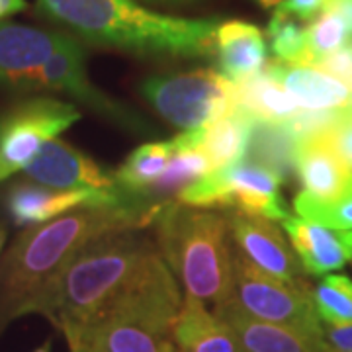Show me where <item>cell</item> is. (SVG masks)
<instances>
[{
    "label": "cell",
    "instance_id": "5bb4252c",
    "mask_svg": "<svg viewBox=\"0 0 352 352\" xmlns=\"http://www.w3.org/2000/svg\"><path fill=\"white\" fill-rule=\"evenodd\" d=\"M28 180L57 190H116V176L63 139H51L24 168Z\"/></svg>",
    "mask_w": 352,
    "mask_h": 352
},
{
    "label": "cell",
    "instance_id": "9c48e42d",
    "mask_svg": "<svg viewBox=\"0 0 352 352\" xmlns=\"http://www.w3.org/2000/svg\"><path fill=\"white\" fill-rule=\"evenodd\" d=\"M36 88L69 94L76 102L85 104L88 110L102 116L104 120H110L112 124L124 127L127 131L153 133V127L141 113L118 102L90 82L87 73V51L71 34L41 69Z\"/></svg>",
    "mask_w": 352,
    "mask_h": 352
},
{
    "label": "cell",
    "instance_id": "f35d334b",
    "mask_svg": "<svg viewBox=\"0 0 352 352\" xmlns=\"http://www.w3.org/2000/svg\"><path fill=\"white\" fill-rule=\"evenodd\" d=\"M4 241H6V229L0 226V251H2V247H4Z\"/></svg>",
    "mask_w": 352,
    "mask_h": 352
},
{
    "label": "cell",
    "instance_id": "44dd1931",
    "mask_svg": "<svg viewBox=\"0 0 352 352\" xmlns=\"http://www.w3.org/2000/svg\"><path fill=\"white\" fill-rule=\"evenodd\" d=\"M252 124L254 118L251 113L237 108L223 120L204 129V139L198 151L208 159L212 173L245 161L251 141Z\"/></svg>",
    "mask_w": 352,
    "mask_h": 352
},
{
    "label": "cell",
    "instance_id": "e0dca14e",
    "mask_svg": "<svg viewBox=\"0 0 352 352\" xmlns=\"http://www.w3.org/2000/svg\"><path fill=\"white\" fill-rule=\"evenodd\" d=\"M219 73L239 85L261 75L268 65V45L261 28L243 20L221 22L215 32Z\"/></svg>",
    "mask_w": 352,
    "mask_h": 352
},
{
    "label": "cell",
    "instance_id": "f546056e",
    "mask_svg": "<svg viewBox=\"0 0 352 352\" xmlns=\"http://www.w3.org/2000/svg\"><path fill=\"white\" fill-rule=\"evenodd\" d=\"M323 135L333 145L340 161L346 164L352 173V106L339 110L333 126L329 127Z\"/></svg>",
    "mask_w": 352,
    "mask_h": 352
},
{
    "label": "cell",
    "instance_id": "7bdbcfd3",
    "mask_svg": "<svg viewBox=\"0 0 352 352\" xmlns=\"http://www.w3.org/2000/svg\"><path fill=\"white\" fill-rule=\"evenodd\" d=\"M0 18H2V16H0Z\"/></svg>",
    "mask_w": 352,
    "mask_h": 352
},
{
    "label": "cell",
    "instance_id": "ac0fdd59",
    "mask_svg": "<svg viewBox=\"0 0 352 352\" xmlns=\"http://www.w3.org/2000/svg\"><path fill=\"white\" fill-rule=\"evenodd\" d=\"M294 166L303 186L302 192L315 200H333L352 176L323 133L298 141Z\"/></svg>",
    "mask_w": 352,
    "mask_h": 352
},
{
    "label": "cell",
    "instance_id": "7402d4cb",
    "mask_svg": "<svg viewBox=\"0 0 352 352\" xmlns=\"http://www.w3.org/2000/svg\"><path fill=\"white\" fill-rule=\"evenodd\" d=\"M237 104L241 110L263 122L284 124L302 108L266 71L237 85Z\"/></svg>",
    "mask_w": 352,
    "mask_h": 352
},
{
    "label": "cell",
    "instance_id": "484cf974",
    "mask_svg": "<svg viewBox=\"0 0 352 352\" xmlns=\"http://www.w3.org/2000/svg\"><path fill=\"white\" fill-rule=\"evenodd\" d=\"M268 41L274 61L288 65H307V25L296 16L282 10H274L268 22Z\"/></svg>",
    "mask_w": 352,
    "mask_h": 352
},
{
    "label": "cell",
    "instance_id": "30bf717a",
    "mask_svg": "<svg viewBox=\"0 0 352 352\" xmlns=\"http://www.w3.org/2000/svg\"><path fill=\"white\" fill-rule=\"evenodd\" d=\"M65 339L88 352H175L173 331L135 315L92 317L65 327Z\"/></svg>",
    "mask_w": 352,
    "mask_h": 352
},
{
    "label": "cell",
    "instance_id": "4dcf8cb0",
    "mask_svg": "<svg viewBox=\"0 0 352 352\" xmlns=\"http://www.w3.org/2000/svg\"><path fill=\"white\" fill-rule=\"evenodd\" d=\"M329 0H284L278 10L296 16L302 22H311L327 8Z\"/></svg>",
    "mask_w": 352,
    "mask_h": 352
},
{
    "label": "cell",
    "instance_id": "8992f818",
    "mask_svg": "<svg viewBox=\"0 0 352 352\" xmlns=\"http://www.w3.org/2000/svg\"><path fill=\"white\" fill-rule=\"evenodd\" d=\"M282 178L251 161H241L201 176L182 188L175 198L188 208H223L239 214L284 221L288 208L280 196Z\"/></svg>",
    "mask_w": 352,
    "mask_h": 352
},
{
    "label": "cell",
    "instance_id": "d4e9b609",
    "mask_svg": "<svg viewBox=\"0 0 352 352\" xmlns=\"http://www.w3.org/2000/svg\"><path fill=\"white\" fill-rule=\"evenodd\" d=\"M210 173L212 166L200 151H175L163 176L145 192V198L153 204H166L164 198L176 196L180 190Z\"/></svg>",
    "mask_w": 352,
    "mask_h": 352
},
{
    "label": "cell",
    "instance_id": "5b68a950",
    "mask_svg": "<svg viewBox=\"0 0 352 352\" xmlns=\"http://www.w3.org/2000/svg\"><path fill=\"white\" fill-rule=\"evenodd\" d=\"M141 94L166 124L182 131L210 127L239 108L237 85L214 69L151 76L141 82Z\"/></svg>",
    "mask_w": 352,
    "mask_h": 352
},
{
    "label": "cell",
    "instance_id": "836d02e7",
    "mask_svg": "<svg viewBox=\"0 0 352 352\" xmlns=\"http://www.w3.org/2000/svg\"><path fill=\"white\" fill-rule=\"evenodd\" d=\"M25 10V0H0V16H10V14Z\"/></svg>",
    "mask_w": 352,
    "mask_h": 352
},
{
    "label": "cell",
    "instance_id": "2e32d148",
    "mask_svg": "<svg viewBox=\"0 0 352 352\" xmlns=\"http://www.w3.org/2000/svg\"><path fill=\"white\" fill-rule=\"evenodd\" d=\"M264 71L286 88L302 110H344L352 106V88L321 67L272 61Z\"/></svg>",
    "mask_w": 352,
    "mask_h": 352
},
{
    "label": "cell",
    "instance_id": "1f68e13d",
    "mask_svg": "<svg viewBox=\"0 0 352 352\" xmlns=\"http://www.w3.org/2000/svg\"><path fill=\"white\" fill-rule=\"evenodd\" d=\"M321 337L329 351L352 352V323L346 325H325L321 329Z\"/></svg>",
    "mask_w": 352,
    "mask_h": 352
},
{
    "label": "cell",
    "instance_id": "52a82bcc",
    "mask_svg": "<svg viewBox=\"0 0 352 352\" xmlns=\"http://www.w3.org/2000/svg\"><path fill=\"white\" fill-rule=\"evenodd\" d=\"M229 302L254 319L286 325L321 335L323 323L314 303V288L305 280L288 282L270 276L247 261L239 251L233 254V292Z\"/></svg>",
    "mask_w": 352,
    "mask_h": 352
},
{
    "label": "cell",
    "instance_id": "6da1fadb",
    "mask_svg": "<svg viewBox=\"0 0 352 352\" xmlns=\"http://www.w3.org/2000/svg\"><path fill=\"white\" fill-rule=\"evenodd\" d=\"M163 206L133 198L113 206L78 208L28 227L0 263V329L28 315L32 302L76 251L102 235L153 226Z\"/></svg>",
    "mask_w": 352,
    "mask_h": 352
},
{
    "label": "cell",
    "instance_id": "7a4b0ae2",
    "mask_svg": "<svg viewBox=\"0 0 352 352\" xmlns=\"http://www.w3.org/2000/svg\"><path fill=\"white\" fill-rule=\"evenodd\" d=\"M39 16L92 45L135 55L215 57L217 18L153 12L135 0H38Z\"/></svg>",
    "mask_w": 352,
    "mask_h": 352
},
{
    "label": "cell",
    "instance_id": "7c38bea8",
    "mask_svg": "<svg viewBox=\"0 0 352 352\" xmlns=\"http://www.w3.org/2000/svg\"><path fill=\"white\" fill-rule=\"evenodd\" d=\"M227 221L237 251L256 268L280 280H303L305 270L298 254L272 219L229 212Z\"/></svg>",
    "mask_w": 352,
    "mask_h": 352
},
{
    "label": "cell",
    "instance_id": "60d3db41",
    "mask_svg": "<svg viewBox=\"0 0 352 352\" xmlns=\"http://www.w3.org/2000/svg\"><path fill=\"white\" fill-rule=\"evenodd\" d=\"M349 45H351V50H352V39H351V41H349Z\"/></svg>",
    "mask_w": 352,
    "mask_h": 352
},
{
    "label": "cell",
    "instance_id": "ffe728a7",
    "mask_svg": "<svg viewBox=\"0 0 352 352\" xmlns=\"http://www.w3.org/2000/svg\"><path fill=\"white\" fill-rule=\"evenodd\" d=\"M173 342L176 352H241L231 329L188 296L173 323Z\"/></svg>",
    "mask_w": 352,
    "mask_h": 352
},
{
    "label": "cell",
    "instance_id": "74e56055",
    "mask_svg": "<svg viewBox=\"0 0 352 352\" xmlns=\"http://www.w3.org/2000/svg\"><path fill=\"white\" fill-rule=\"evenodd\" d=\"M34 352H51V340H45L41 346H38Z\"/></svg>",
    "mask_w": 352,
    "mask_h": 352
},
{
    "label": "cell",
    "instance_id": "3957f363",
    "mask_svg": "<svg viewBox=\"0 0 352 352\" xmlns=\"http://www.w3.org/2000/svg\"><path fill=\"white\" fill-rule=\"evenodd\" d=\"M157 249L139 229L108 233L90 241L32 302L28 315H45L59 331L85 323L126 286Z\"/></svg>",
    "mask_w": 352,
    "mask_h": 352
},
{
    "label": "cell",
    "instance_id": "4fadbf2b",
    "mask_svg": "<svg viewBox=\"0 0 352 352\" xmlns=\"http://www.w3.org/2000/svg\"><path fill=\"white\" fill-rule=\"evenodd\" d=\"M69 34L22 24H0V85L36 88L38 76Z\"/></svg>",
    "mask_w": 352,
    "mask_h": 352
},
{
    "label": "cell",
    "instance_id": "ee69618b",
    "mask_svg": "<svg viewBox=\"0 0 352 352\" xmlns=\"http://www.w3.org/2000/svg\"><path fill=\"white\" fill-rule=\"evenodd\" d=\"M175 352H176V351H175Z\"/></svg>",
    "mask_w": 352,
    "mask_h": 352
},
{
    "label": "cell",
    "instance_id": "e575fe53",
    "mask_svg": "<svg viewBox=\"0 0 352 352\" xmlns=\"http://www.w3.org/2000/svg\"><path fill=\"white\" fill-rule=\"evenodd\" d=\"M151 4H188V2H196V0H145Z\"/></svg>",
    "mask_w": 352,
    "mask_h": 352
},
{
    "label": "cell",
    "instance_id": "d590c367",
    "mask_svg": "<svg viewBox=\"0 0 352 352\" xmlns=\"http://www.w3.org/2000/svg\"><path fill=\"white\" fill-rule=\"evenodd\" d=\"M261 6H264V8H278L284 0H256Z\"/></svg>",
    "mask_w": 352,
    "mask_h": 352
},
{
    "label": "cell",
    "instance_id": "277c9868",
    "mask_svg": "<svg viewBox=\"0 0 352 352\" xmlns=\"http://www.w3.org/2000/svg\"><path fill=\"white\" fill-rule=\"evenodd\" d=\"M153 227L164 263L188 298L214 307L229 302L235 252L227 215L170 201L164 204Z\"/></svg>",
    "mask_w": 352,
    "mask_h": 352
},
{
    "label": "cell",
    "instance_id": "ba28073f",
    "mask_svg": "<svg viewBox=\"0 0 352 352\" xmlns=\"http://www.w3.org/2000/svg\"><path fill=\"white\" fill-rule=\"evenodd\" d=\"M80 120V112L69 102L32 98L22 102L0 122V182L24 170L45 143L59 138Z\"/></svg>",
    "mask_w": 352,
    "mask_h": 352
},
{
    "label": "cell",
    "instance_id": "8d00e7d4",
    "mask_svg": "<svg viewBox=\"0 0 352 352\" xmlns=\"http://www.w3.org/2000/svg\"><path fill=\"white\" fill-rule=\"evenodd\" d=\"M340 237H342V241L349 245V249L352 251V229L351 231H342V233H340Z\"/></svg>",
    "mask_w": 352,
    "mask_h": 352
},
{
    "label": "cell",
    "instance_id": "f1b7e54d",
    "mask_svg": "<svg viewBox=\"0 0 352 352\" xmlns=\"http://www.w3.org/2000/svg\"><path fill=\"white\" fill-rule=\"evenodd\" d=\"M351 34L344 22L331 10H323L307 25V65H319L329 55L349 45Z\"/></svg>",
    "mask_w": 352,
    "mask_h": 352
},
{
    "label": "cell",
    "instance_id": "9a60e30c",
    "mask_svg": "<svg viewBox=\"0 0 352 352\" xmlns=\"http://www.w3.org/2000/svg\"><path fill=\"white\" fill-rule=\"evenodd\" d=\"M214 314L231 329L241 352H327L321 335L254 319L231 302L214 307Z\"/></svg>",
    "mask_w": 352,
    "mask_h": 352
},
{
    "label": "cell",
    "instance_id": "cb8c5ba5",
    "mask_svg": "<svg viewBox=\"0 0 352 352\" xmlns=\"http://www.w3.org/2000/svg\"><path fill=\"white\" fill-rule=\"evenodd\" d=\"M173 153L170 141H153L138 147L113 173L118 188L129 196L145 198V192L163 176Z\"/></svg>",
    "mask_w": 352,
    "mask_h": 352
},
{
    "label": "cell",
    "instance_id": "603a6c76",
    "mask_svg": "<svg viewBox=\"0 0 352 352\" xmlns=\"http://www.w3.org/2000/svg\"><path fill=\"white\" fill-rule=\"evenodd\" d=\"M296 145L298 139L292 135V131L284 124L263 122L254 118L247 161L272 170L284 180L296 168Z\"/></svg>",
    "mask_w": 352,
    "mask_h": 352
},
{
    "label": "cell",
    "instance_id": "83f0119b",
    "mask_svg": "<svg viewBox=\"0 0 352 352\" xmlns=\"http://www.w3.org/2000/svg\"><path fill=\"white\" fill-rule=\"evenodd\" d=\"M314 303L321 323H352V280L339 274H327L314 288Z\"/></svg>",
    "mask_w": 352,
    "mask_h": 352
},
{
    "label": "cell",
    "instance_id": "d6986e66",
    "mask_svg": "<svg viewBox=\"0 0 352 352\" xmlns=\"http://www.w3.org/2000/svg\"><path fill=\"white\" fill-rule=\"evenodd\" d=\"M282 226L307 274L319 276L331 270H339L352 258V251L342 241L340 233H335L329 227L317 226L296 215H288Z\"/></svg>",
    "mask_w": 352,
    "mask_h": 352
},
{
    "label": "cell",
    "instance_id": "8fae6325",
    "mask_svg": "<svg viewBox=\"0 0 352 352\" xmlns=\"http://www.w3.org/2000/svg\"><path fill=\"white\" fill-rule=\"evenodd\" d=\"M120 188L108 192L96 190H57L43 186L32 180L16 182L6 194V208L12 215L14 223L22 227L39 226L59 215L69 214L87 206H113L133 200ZM145 200V198H143Z\"/></svg>",
    "mask_w": 352,
    "mask_h": 352
},
{
    "label": "cell",
    "instance_id": "b9f144b4",
    "mask_svg": "<svg viewBox=\"0 0 352 352\" xmlns=\"http://www.w3.org/2000/svg\"><path fill=\"white\" fill-rule=\"evenodd\" d=\"M327 352H333V351H329V349H327Z\"/></svg>",
    "mask_w": 352,
    "mask_h": 352
},
{
    "label": "cell",
    "instance_id": "4316f807",
    "mask_svg": "<svg viewBox=\"0 0 352 352\" xmlns=\"http://www.w3.org/2000/svg\"><path fill=\"white\" fill-rule=\"evenodd\" d=\"M294 210L300 217L309 219L317 226L329 227L335 231L352 229V176L339 196L333 200H315L309 194L300 192L294 200Z\"/></svg>",
    "mask_w": 352,
    "mask_h": 352
},
{
    "label": "cell",
    "instance_id": "ab89813d",
    "mask_svg": "<svg viewBox=\"0 0 352 352\" xmlns=\"http://www.w3.org/2000/svg\"><path fill=\"white\" fill-rule=\"evenodd\" d=\"M69 349H71V352H88L87 349H82V346H75V344H71Z\"/></svg>",
    "mask_w": 352,
    "mask_h": 352
},
{
    "label": "cell",
    "instance_id": "d6a6232c",
    "mask_svg": "<svg viewBox=\"0 0 352 352\" xmlns=\"http://www.w3.org/2000/svg\"><path fill=\"white\" fill-rule=\"evenodd\" d=\"M325 10H331V12H335L339 16L340 20L344 22V25H346L352 39V0H329Z\"/></svg>",
    "mask_w": 352,
    "mask_h": 352
}]
</instances>
